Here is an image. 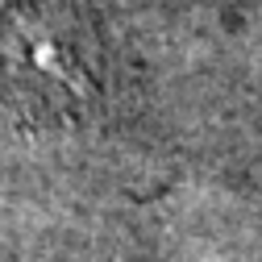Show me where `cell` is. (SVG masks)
Returning a JSON list of instances; mask_svg holds the SVG:
<instances>
[{
	"label": "cell",
	"instance_id": "obj_1",
	"mask_svg": "<svg viewBox=\"0 0 262 262\" xmlns=\"http://www.w3.org/2000/svg\"><path fill=\"white\" fill-rule=\"evenodd\" d=\"M0 58L13 83L46 104V113H83L92 71L83 42L58 0H21L0 29Z\"/></svg>",
	"mask_w": 262,
	"mask_h": 262
}]
</instances>
